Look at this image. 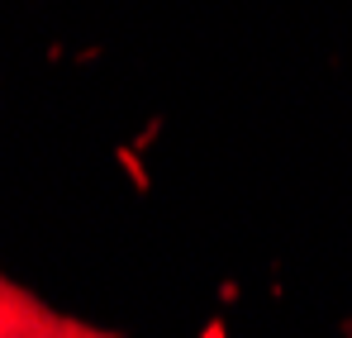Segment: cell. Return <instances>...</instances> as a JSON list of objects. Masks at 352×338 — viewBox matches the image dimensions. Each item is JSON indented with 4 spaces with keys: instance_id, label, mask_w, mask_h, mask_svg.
Masks as SVG:
<instances>
[{
    "instance_id": "1",
    "label": "cell",
    "mask_w": 352,
    "mask_h": 338,
    "mask_svg": "<svg viewBox=\"0 0 352 338\" xmlns=\"http://www.w3.org/2000/svg\"><path fill=\"white\" fill-rule=\"evenodd\" d=\"M0 338H124L105 324L76 319L58 305H48L38 291L0 277Z\"/></svg>"
}]
</instances>
